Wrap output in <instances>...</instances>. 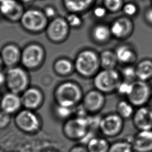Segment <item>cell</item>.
I'll list each match as a JSON object with an SVG mask.
<instances>
[{
	"label": "cell",
	"mask_w": 152,
	"mask_h": 152,
	"mask_svg": "<svg viewBox=\"0 0 152 152\" xmlns=\"http://www.w3.org/2000/svg\"><path fill=\"white\" fill-rule=\"evenodd\" d=\"M75 72L82 78L92 79L101 70L99 53L86 48L78 52L74 61Z\"/></svg>",
	"instance_id": "6da1fadb"
},
{
	"label": "cell",
	"mask_w": 152,
	"mask_h": 152,
	"mask_svg": "<svg viewBox=\"0 0 152 152\" xmlns=\"http://www.w3.org/2000/svg\"><path fill=\"white\" fill-rule=\"evenodd\" d=\"M84 93L82 87L74 81H66L60 84L55 90L56 104L74 108L80 104Z\"/></svg>",
	"instance_id": "7a4b0ae2"
},
{
	"label": "cell",
	"mask_w": 152,
	"mask_h": 152,
	"mask_svg": "<svg viewBox=\"0 0 152 152\" xmlns=\"http://www.w3.org/2000/svg\"><path fill=\"white\" fill-rule=\"evenodd\" d=\"M92 80L94 88L105 95L116 93L122 80L119 70L116 69L100 70Z\"/></svg>",
	"instance_id": "3957f363"
},
{
	"label": "cell",
	"mask_w": 152,
	"mask_h": 152,
	"mask_svg": "<svg viewBox=\"0 0 152 152\" xmlns=\"http://www.w3.org/2000/svg\"><path fill=\"white\" fill-rule=\"evenodd\" d=\"M49 20L45 16L42 9L30 7L25 10L19 23L25 31L38 34L45 31Z\"/></svg>",
	"instance_id": "277c9868"
},
{
	"label": "cell",
	"mask_w": 152,
	"mask_h": 152,
	"mask_svg": "<svg viewBox=\"0 0 152 152\" xmlns=\"http://www.w3.org/2000/svg\"><path fill=\"white\" fill-rule=\"evenodd\" d=\"M87 116H73L64 121L62 127L64 137L70 141L80 142L91 130Z\"/></svg>",
	"instance_id": "5b68a950"
},
{
	"label": "cell",
	"mask_w": 152,
	"mask_h": 152,
	"mask_svg": "<svg viewBox=\"0 0 152 152\" xmlns=\"http://www.w3.org/2000/svg\"><path fill=\"white\" fill-rule=\"evenodd\" d=\"M124 126L125 119L116 112L108 113L102 116L98 131L107 139L116 138L122 133Z\"/></svg>",
	"instance_id": "8992f818"
},
{
	"label": "cell",
	"mask_w": 152,
	"mask_h": 152,
	"mask_svg": "<svg viewBox=\"0 0 152 152\" xmlns=\"http://www.w3.org/2000/svg\"><path fill=\"white\" fill-rule=\"evenodd\" d=\"M70 27L65 17L58 15L50 20L45 29L48 39L54 43H62L68 39Z\"/></svg>",
	"instance_id": "52a82bcc"
},
{
	"label": "cell",
	"mask_w": 152,
	"mask_h": 152,
	"mask_svg": "<svg viewBox=\"0 0 152 152\" xmlns=\"http://www.w3.org/2000/svg\"><path fill=\"white\" fill-rule=\"evenodd\" d=\"M5 84L10 92L23 93L28 88L29 77L27 72L17 66L8 68L6 73Z\"/></svg>",
	"instance_id": "ba28073f"
},
{
	"label": "cell",
	"mask_w": 152,
	"mask_h": 152,
	"mask_svg": "<svg viewBox=\"0 0 152 152\" xmlns=\"http://www.w3.org/2000/svg\"><path fill=\"white\" fill-rule=\"evenodd\" d=\"M152 97V88L148 82L137 80L132 82L129 95L125 98L135 107L145 106Z\"/></svg>",
	"instance_id": "9c48e42d"
},
{
	"label": "cell",
	"mask_w": 152,
	"mask_h": 152,
	"mask_svg": "<svg viewBox=\"0 0 152 152\" xmlns=\"http://www.w3.org/2000/svg\"><path fill=\"white\" fill-rule=\"evenodd\" d=\"M109 25L112 37L119 41H125L129 39L134 31L132 18L123 15L114 19Z\"/></svg>",
	"instance_id": "30bf717a"
},
{
	"label": "cell",
	"mask_w": 152,
	"mask_h": 152,
	"mask_svg": "<svg viewBox=\"0 0 152 152\" xmlns=\"http://www.w3.org/2000/svg\"><path fill=\"white\" fill-rule=\"evenodd\" d=\"M15 123L21 131L28 134H35L41 126L40 118L33 110L25 109L17 113Z\"/></svg>",
	"instance_id": "8fae6325"
},
{
	"label": "cell",
	"mask_w": 152,
	"mask_h": 152,
	"mask_svg": "<svg viewBox=\"0 0 152 152\" xmlns=\"http://www.w3.org/2000/svg\"><path fill=\"white\" fill-rule=\"evenodd\" d=\"M45 56L43 47L38 44H30L21 51V62L27 69L34 70L43 64Z\"/></svg>",
	"instance_id": "7c38bea8"
},
{
	"label": "cell",
	"mask_w": 152,
	"mask_h": 152,
	"mask_svg": "<svg viewBox=\"0 0 152 152\" xmlns=\"http://www.w3.org/2000/svg\"><path fill=\"white\" fill-rule=\"evenodd\" d=\"M106 102L105 94L95 88L84 94L81 104L88 114H100Z\"/></svg>",
	"instance_id": "4fadbf2b"
},
{
	"label": "cell",
	"mask_w": 152,
	"mask_h": 152,
	"mask_svg": "<svg viewBox=\"0 0 152 152\" xmlns=\"http://www.w3.org/2000/svg\"><path fill=\"white\" fill-rule=\"evenodd\" d=\"M25 10L19 0H3L0 3V14L10 23L19 22Z\"/></svg>",
	"instance_id": "5bb4252c"
},
{
	"label": "cell",
	"mask_w": 152,
	"mask_h": 152,
	"mask_svg": "<svg viewBox=\"0 0 152 152\" xmlns=\"http://www.w3.org/2000/svg\"><path fill=\"white\" fill-rule=\"evenodd\" d=\"M131 119L138 131L152 130V111L148 105L137 107Z\"/></svg>",
	"instance_id": "9a60e30c"
},
{
	"label": "cell",
	"mask_w": 152,
	"mask_h": 152,
	"mask_svg": "<svg viewBox=\"0 0 152 152\" xmlns=\"http://www.w3.org/2000/svg\"><path fill=\"white\" fill-rule=\"evenodd\" d=\"M91 39L98 45H104L108 43L113 38L109 24L103 22L95 23L90 31Z\"/></svg>",
	"instance_id": "2e32d148"
},
{
	"label": "cell",
	"mask_w": 152,
	"mask_h": 152,
	"mask_svg": "<svg viewBox=\"0 0 152 152\" xmlns=\"http://www.w3.org/2000/svg\"><path fill=\"white\" fill-rule=\"evenodd\" d=\"M114 51L121 66L134 65L138 59L136 48L130 44H120L115 48Z\"/></svg>",
	"instance_id": "e0dca14e"
},
{
	"label": "cell",
	"mask_w": 152,
	"mask_h": 152,
	"mask_svg": "<svg viewBox=\"0 0 152 152\" xmlns=\"http://www.w3.org/2000/svg\"><path fill=\"white\" fill-rule=\"evenodd\" d=\"M21 97L22 106L25 109L35 110L38 109L43 102V95L41 91L35 87L25 90Z\"/></svg>",
	"instance_id": "ac0fdd59"
},
{
	"label": "cell",
	"mask_w": 152,
	"mask_h": 152,
	"mask_svg": "<svg viewBox=\"0 0 152 152\" xmlns=\"http://www.w3.org/2000/svg\"><path fill=\"white\" fill-rule=\"evenodd\" d=\"M132 145L134 152H152V130L138 131Z\"/></svg>",
	"instance_id": "d6986e66"
},
{
	"label": "cell",
	"mask_w": 152,
	"mask_h": 152,
	"mask_svg": "<svg viewBox=\"0 0 152 152\" xmlns=\"http://www.w3.org/2000/svg\"><path fill=\"white\" fill-rule=\"evenodd\" d=\"M0 55L3 64L8 68L16 66L19 62L21 61V51L17 46L13 44L3 47Z\"/></svg>",
	"instance_id": "ffe728a7"
},
{
	"label": "cell",
	"mask_w": 152,
	"mask_h": 152,
	"mask_svg": "<svg viewBox=\"0 0 152 152\" xmlns=\"http://www.w3.org/2000/svg\"><path fill=\"white\" fill-rule=\"evenodd\" d=\"M97 0H62V6L67 12L82 15L91 10Z\"/></svg>",
	"instance_id": "44dd1931"
},
{
	"label": "cell",
	"mask_w": 152,
	"mask_h": 152,
	"mask_svg": "<svg viewBox=\"0 0 152 152\" xmlns=\"http://www.w3.org/2000/svg\"><path fill=\"white\" fill-rule=\"evenodd\" d=\"M21 106V97L18 94L10 91L5 94L0 100L1 110L10 115L17 112Z\"/></svg>",
	"instance_id": "7402d4cb"
},
{
	"label": "cell",
	"mask_w": 152,
	"mask_h": 152,
	"mask_svg": "<svg viewBox=\"0 0 152 152\" xmlns=\"http://www.w3.org/2000/svg\"><path fill=\"white\" fill-rule=\"evenodd\" d=\"M137 80L148 82L152 80V59L144 58L135 65Z\"/></svg>",
	"instance_id": "603a6c76"
},
{
	"label": "cell",
	"mask_w": 152,
	"mask_h": 152,
	"mask_svg": "<svg viewBox=\"0 0 152 152\" xmlns=\"http://www.w3.org/2000/svg\"><path fill=\"white\" fill-rule=\"evenodd\" d=\"M102 69H116L119 62L114 50L105 49L99 53Z\"/></svg>",
	"instance_id": "cb8c5ba5"
},
{
	"label": "cell",
	"mask_w": 152,
	"mask_h": 152,
	"mask_svg": "<svg viewBox=\"0 0 152 152\" xmlns=\"http://www.w3.org/2000/svg\"><path fill=\"white\" fill-rule=\"evenodd\" d=\"M54 70L56 73L63 77L70 76L75 72L74 63L71 60L62 58L57 60L54 64Z\"/></svg>",
	"instance_id": "d4e9b609"
},
{
	"label": "cell",
	"mask_w": 152,
	"mask_h": 152,
	"mask_svg": "<svg viewBox=\"0 0 152 152\" xmlns=\"http://www.w3.org/2000/svg\"><path fill=\"white\" fill-rule=\"evenodd\" d=\"M111 144L107 138L95 136L89 141L86 146L89 152H108Z\"/></svg>",
	"instance_id": "484cf974"
},
{
	"label": "cell",
	"mask_w": 152,
	"mask_h": 152,
	"mask_svg": "<svg viewBox=\"0 0 152 152\" xmlns=\"http://www.w3.org/2000/svg\"><path fill=\"white\" fill-rule=\"evenodd\" d=\"M134 136H125L121 140L111 143L108 152H134L132 145Z\"/></svg>",
	"instance_id": "4316f807"
},
{
	"label": "cell",
	"mask_w": 152,
	"mask_h": 152,
	"mask_svg": "<svg viewBox=\"0 0 152 152\" xmlns=\"http://www.w3.org/2000/svg\"><path fill=\"white\" fill-rule=\"evenodd\" d=\"M135 110V107L126 99L118 101L116 106V112L125 120L131 119Z\"/></svg>",
	"instance_id": "83f0119b"
},
{
	"label": "cell",
	"mask_w": 152,
	"mask_h": 152,
	"mask_svg": "<svg viewBox=\"0 0 152 152\" xmlns=\"http://www.w3.org/2000/svg\"><path fill=\"white\" fill-rule=\"evenodd\" d=\"M119 71L122 80L132 83L137 80L135 65L122 66Z\"/></svg>",
	"instance_id": "f1b7e54d"
},
{
	"label": "cell",
	"mask_w": 152,
	"mask_h": 152,
	"mask_svg": "<svg viewBox=\"0 0 152 152\" xmlns=\"http://www.w3.org/2000/svg\"><path fill=\"white\" fill-rule=\"evenodd\" d=\"M64 17L71 29H80L84 23L82 15L78 13L67 12Z\"/></svg>",
	"instance_id": "f546056e"
},
{
	"label": "cell",
	"mask_w": 152,
	"mask_h": 152,
	"mask_svg": "<svg viewBox=\"0 0 152 152\" xmlns=\"http://www.w3.org/2000/svg\"><path fill=\"white\" fill-rule=\"evenodd\" d=\"M124 3V0H103L102 3L109 14H115L121 12Z\"/></svg>",
	"instance_id": "4dcf8cb0"
},
{
	"label": "cell",
	"mask_w": 152,
	"mask_h": 152,
	"mask_svg": "<svg viewBox=\"0 0 152 152\" xmlns=\"http://www.w3.org/2000/svg\"><path fill=\"white\" fill-rule=\"evenodd\" d=\"M139 10V6L136 2L128 1L125 2L121 10V12L125 16L133 18L138 15Z\"/></svg>",
	"instance_id": "1f68e13d"
},
{
	"label": "cell",
	"mask_w": 152,
	"mask_h": 152,
	"mask_svg": "<svg viewBox=\"0 0 152 152\" xmlns=\"http://www.w3.org/2000/svg\"><path fill=\"white\" fill-rule=\"evenodd\" d=\"M56 116L61 120L66 121L74 115V108L56 104L55 107Z\"/></svg>",
	"instance_id": "d6a6232c"
},
{
	"label": "cell",
	"mask_w": 152,
	"mask_h": 152,
	"mask_svg": "<svg viewBox=\"0 0 152 152\" xmlns=\"http://www.w3.org/2000/svg\"><path fill=\"white\" fill-rule=\"evenodd\" d=\"M92 14L95 18L102 20L105 18L107 15L109 14L108 10L105 8V6L103 4H98L95 5L91 10Z\"/></svg>",
	"instance_id": "836d02e7"
},
{
	"label": "cell",
	"mask_w": 152,
	"mask_h": 152,
	"mask_svg": "<svg viewBox=\"0 0 152 152\" xmlns=\"http://www.w3.org/2000/svg\"><path fill=\"white\" fill-rule=\"evenodd\" d=\"M132 87V82H128L125 80H122L117 88L116 93L121 96L125 98L129 95Z\"/></svg>",
	"instance_id": "e575fe53"
},
{
	"label": "cell",
	"mask_w": 152,
	"mask_h": 152,
	"mask_svg": "<svg viewBox=\"0 0 152 152\" xmlns=\"http://www.w3.org/2000/svg\"><path fill=\"white\" fill-rule=\"evenodd\" d=\"M41 9L49 21L59 15L58 9L53 5L46 4Z\"/></svg>",
	"instance_id": "d590c367"
},
{
	"label": "cell",
	"mask_w": 152,
	"mask_h": 152,
	"mask_svg": "<svg viewBox=\"0 0 152 152\" xmlns=\"http://www.w3.org/2000/svg\"><path fill=\"white\" fill-rule=\"evenodd\" d=\"M10 114L1 110L0 111V130L4 129L10 123Z\"/></svg>",
	"instance_id": "8d00e7d4"
},
{
	"label": "cell",
	"mask_w": 152,
	"mask_h": 152,
	"mask_svg": "<svg viewBox=\"0 0 152 152\" xmlns=\"http://www.w3.org/2000/svg\"><path fill=\"white\" fill-rule=\"evenodd\" d=\"M143 17L144 20L146 23L152 27V5L149 6L145 9Z\"/></svg>",
	"instance_id": "74e56055"
},
{
	"label": "cell",
	"mask_w": 152,
	"mask_h": 152,
	"mask_svg": "<svg viewBox=\"0 0 152 152\" xmlns=\"http://www.w3.org/2000/svg\"><path fill=\"white\" fill-rule=\"evenodd\" d=\"M68 152H89L86 145L78 142L68 150Z\"/></svg>",
	"instance_id": "f35d334b"
},
{
	"label": "cell",
	"mask_w": 152,
	"mask_h": 152,
	"mask_svg": "<svg viewBox=\"0 0 152 152\" xmlns=\"http://www.w3.org/2000/svg\"><path fill=\"white\" fill-rule=\"evenodd\" d=\"M6 81V73H4L2 71V68H0V86L5 83Z\"/></svg>",
	"instance_id": "ab89813d"
},
{
	"label": "cell",
	"mask_w": 152,
	"mask_h": 152,
	"mask_svg": "<svg viewBox=\"0 0 152 152\" xmlns=\"http://www.w3.org/2000/svg\"><path fill=\"white\" fill-rule=\"evenodd\" d=\"M35 0H19V2H21L24 5H30L32 4L35 2Z\"/></svg>",
	"instance_id": "60d3db41"
},
{
	"label": "cell",
	"mask_w": 152,
	"mask_h": 152,
	"mask_svg": "<svg viewBox=\"0 0 152 152\" xmlns=\"http://www.w3.org/2000/svg\"><path fill=\"white\" fill-rule=\"evenodd\" d=\"M147 105L150 108L151 110L152 111V97H151V98L150 100V101L148 102V104Z\"/></svg>",
	"instance_id": "b9f144b4"
},
{
	"label": "cell",
	"mask_w": 152,
	"mask_h": 152,
	"mask_svg": "<svg viewBox=\"0 0 152 152\" xmlns=\"http://www.w3.org/2000/svg\"><path fill=\"white\" fill-rule=\"evenodd\" d=\"M4 64H3V61H2V58H1V55H0V68H2V66H3Z\"/></svg>",
	"instance_id": "7bdbcfd3"
},
{
	"label": "cell",
	"mask_w": 152,
	"mask_h": 152,
	"mask_svg": "<svg viewBox=\"0 0 152 152\" xmlns=\"http://www.w3.org/2000/svg\"><path fill=\"white\" fill-rule=\"evenodd\" d=\"M59 152L58 151H57L56 150H47L46 151H44V152Z\"/></svg>",
	"instance_id": "ee69618b"
},
{
	"label": "cell",
	"mask_w": 152,
	"mask_h": 152,
	"mask_svg": "<svg viewBox=\"0 0 152 152\" xmlns=\"http://www.w3.org/2000/svg\"><path fill=\"white\" fill-rule=\"evenodd\" d=\"M0 152H4V151L3 150H2L1 148H0Z\"/></svg>",
	"instance_id": "f6af8a7d"
},
{
	"label": "cell",
	"mask_w": 152,
	"mask_h": 152,
	"mask_svg": "<svg viewBox=\"0 0 152 152\" xmlns=\"http://www.w3.org/2000/svg\"><path fill=\"white\" fill-rule=\"evenodd\" d=\"M151 3V5H152V0H150Z\"/></svg>",
	"instance_id": "bcb514c9"
},
{
	"label": "cell",
	"mask_w": 152,
	"mask_h": 152,
	"mask_svg": "<svg viewBox=\"0 0 152 152\" xmlns=\"http://www.w3.org/2000/svg\"><path fill=\"white\" fill-rule=\"evenodd\" d=\"M1 96H0V100H1Z\"/></svg>",
	"instance_id": "7dc6e473"
},
{
	"label": "cell",
	"mask_w": 152,
	"mask_h": 152,
	"mask_svg": "<svg viewBox=\"0 0 152 152\" xmlns=\"http://www.w3.org/2000/svg\"><path fill=\"white\" fill-rule=\"evenodd\" d=\"M151 86H152V85H151Z\"/></svg>",
	"instance_id": "c3c4849f"
}]
</instances>
